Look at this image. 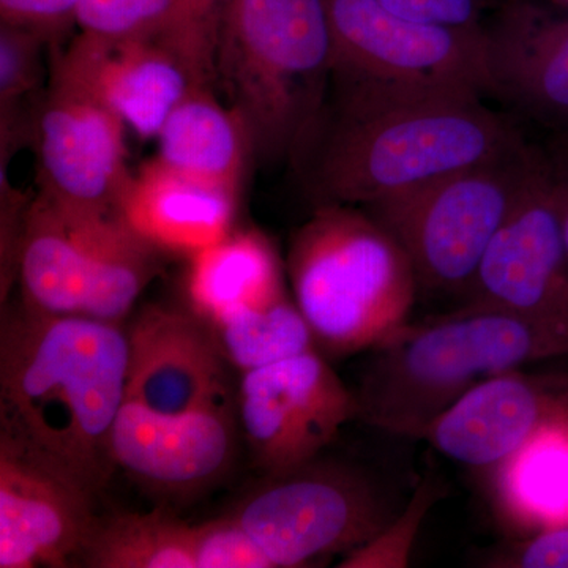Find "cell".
Returning <instances> with one entry per match:
<instances>
[{
  "label": "cell",
  "mask_w": 568,
  "mask_h": 568,
  "mask_svg": "<svg viewBox=\"0 0 568 568\" xmlns=\"http://www.w3.org/2000/svg\"><path fill=\"white\" fill-rule=\"evenodd\" d=\"M523 142L514 122L478 93H386L331 82L293 163L316 205L366 207Z\"/></svg>",
  "instance_id": "cell-1"
},
{
  "label": "cell",
  "mask_w": 568,
  "mask_h": 568,
  "mask_svg": "<svg viewBox=\"0 0 568 568\" xmlns=\"http://www.w3.org/2000/svg\"><path fill=\"white\" fill-rule=\"evenodd\" d=\"M129 336L121 324L48 315L21 302L0 323V433L36 448L99 493L114 462Z\"/></svg>",
  "instance_id": "cell-2"
},
{
  "label": "cell",
  "mask_w": 568,
  "mask_h": 568,
  "mask_svg": "<svg viewBox=\"0 0 568 568\" xmlns=\"http://www.w3.org/2000/svg\"><path fill=\"white\" fill-rule=\"evenodd\" d=\"M355 390L365 424L402 437L422 433L489 377L568 355V323L463 304L405 325L368 351Z\"/></svg>",
  "instance_id": "cell-3"
},
{
  "label": "cell",
  "mask_w": 568,
  "mask_h": 568,
  "mask_svg": "<svg viewBox=\"0 0 568 568\" xmlns=\"http://www.w3.org/2000/svg\"><path fill=\"white\" fill-rule=\"evenodd\" d=\"M334 40L324 0H226L216 88L252 134L256 159H291L320 119Z\"/></svg>",
  "instance_id": "cell-4"
},
{
  "label": "cell",
  "mask_w": 568,
  "mask_h": 568,
  "mask_svg": "<svg viewBox=\"0 0 568 568\" xmlns=\"http://www.w3.org/2000/svg\"><path fill=\"white\" fill-rule=\"evenodd\" d=\"M286 272L317 353H368L409 321L418 282L394 234L355 205H316L291 239Z\"/></svg>",
  "instance_id": "cell-5"
},
{
  "label": "cell",
  "mask_w": 568,
  "mask_h": 568,
  "mask_svg": "<svg viewBox=\"0 0 568 568\" xmlns=\"http://www.w3.org/2000/svg\"><path fill=\"white\" fill-rule=\"evenodd\" d=\"M160 253L119 212L73 211L36 193L18 252L20 302L48 315L121 324L159 274Z\"/></svg>",
  "instance_id": "cell-6"
},
{
  "label": "cell",
  "mask_w": 568,
  "mask_h": 568,
  "mask_svg": "<svg viewBox=\"0 0 568 568\" xmlns=\"http://www.w3.org/2000/svg\"><path fill=\"white\" fill-rule=\"evenodd\" d=\"M540 155L523 142L499 159L443 175L365 211L405 248L418 290L466 297Z\"/></svg>",
  "instance_id": "cell-7"
},
{
  "label": "cell",
  "mask_w": 568,
  "mask_h": 568,
  "mask_svg": "<svg viewBox=\"0 0 568 568\" xmlns=\"http://www.w3.org/2000/svg\"><path fill=\"white\" fill-rule=\"evenodd\" d=\"M405 503L365 467L316 457L263 478L231 515L274 568L347 555L381 532Z\"/></svg>",
  "instance_id": "cell-8"
},
{
  "label": "cell",
  "mask_w": 568,
  "mask_h": 568,
  "mask_svg": "<svg viewBox=\"0 0 568 568\" xmlns=\"http://www.w3.org/2000/svg\"><path fill=\"white\" fill-rule=\"evenodd\" d=\"M334 40L331 82L386 93H489L485 26L436 28L381 0H324Z\"/></svg>",
  "instance_id": "cell-9"
},
{
  "label": "cell",
  "mask_w": 568,
  "mask_h": 568,
  "mask_svg": "<svg viewBox=\"0 0 568 568\" xmlns=\"http://www.w3.org/2000/svg\"><path fill=\"white\" fill-rule=\"evenodd\" d=\"M239 409L263 474L320 457L347 422L361 418L357 395L316 349L242 373Z\"/></svg>",
  "instance_id": "cell-10"
},
{
  "label": "cell",
  "mask_w": 568,
  "mask_h": 568,
  "mask_svg": "<svg viewBox=\"0 0 568 568\" xmlns=\"http://www.w3.org/2000/svg\"><path fill=\"white\" fill-rule=\"evenodd\" d=\"M33 108L31 142L37 194L73 211L118 212L132 178L126 125L77 85L50 70Z\"/></svg>",
  "instance_id": "cell-11"
},
{
  "label": "cell",
  "mask_w": 568,
  "mask_h": 568,
  "mask_svg": "<svg viewBox=\"0 0 568 568\" xmlns=\"http://www.w3.org/2000/svg\"><path fill=\"white\" fill-rule=\"evenodd\" d=\"M465 304L568 323V252L558 189L540 155L466 294Z\"/></svg>",
  "instance_id": "cell-12"
},
{
  "label": "cell",
  "mask_w": 568,
  "mask_h": 568,
  "mask_svg": "<svg viewBox=\"0 0 568 568\" xmlns=\"http://www.w3.org/2000/svg\"><path fill=\"white\" fill-rule=\"evenodd\" d=\"M95 493L54 459L0 433V568H62L95 525Z\"/></svg>",
  "instance_id": "cell-13"
},
{
  "label": "cell",
  "mask_w": 568,
  "mask_h": 568,
  "mask_svg": "<svg viewBox=\"0 0 568 568\" xmlns=\"http://www.w3.org/2000/svg\"><path fill=\"white\" fill-rule=\"evenodd\" d=\"M551 426H568V373L519 368L470 388L422 439L459 465L495 469Z\"/></svg>",
  "instance_id": "cell-14"
},
{
  "label": "cell",
  "mask_w": 568,
  "mask_h": 568,
  "mask_svg": "<svg viewBox=\"0 0 568 568\" xmlns=\"http://www.w3.org/2000/svg\"><path fill=\"white\" fill-rule=\"evenodd\" d=\"M126 336L125 402L162 414L230 407V362L196 313L148 305Z\"/></svg>",
  "instance_id": "cell-15"
},
{
  "label": "cell",
  "mask_w": 568,
  "mask_h": 568,
  "mask_svg": "<svg viewBox=\"0 0 568 568\" xmlns=\"http://www.w3.org/2000/svg\"><path fill=\"white\" fill-rule=\"evenodd\" d=\"M50 70L114 112L141 140H155L174 108L203 84L160 39L78 33L65 51L52 52Z\"/></svg>",
  "instance_id": "cell-16"
},
{
  "label": "cell",
  "mask_w": 568,
  "mask_h": 568,
  "mask_svg": "<svg viewBox=\"0 0 568 568\" xmlns=\"http://www.w3.org/2000/svg\"><path fill=\"white\" fill-rule=\"evenodd\" d=\"M234 443L230 407L162 414L125 402L112 428L111 457L153 491L190 495L226 473Z\"/></svg>",
  "instance_id": "cell-17"
},
{
  "label": "cell",
  "mask_w": 568,
  "mask_h": 568,
  "mask_svg": "<svg viewBox=\"0 0 568 568\" xmlns=\"http://www.w3.org/2000/svg\"><path fill=\"white\" fill-rule=\"evenodd\" d=\"M489 93L568 125V13L540 0H506L485 28Z\"/></svg>",
  "instance_id": "cell-18"
},
{
  "label": "cell",
  "mask_w": 568,
  "mask_h": 568,
  "mask_svg": "<svg viewBox=\"0 0 568 568\" xmlns=\"http://www.w3.org/2000/svg\"><path fill=\"white\" fill-rule=\"evenodd\" d=\"M239 201L193 181L156 156L133 171L119 201V215L159 252L193 254L234 231Z\"/></svg>",
  "instance_id": "cell-19"
},
{
  "label": "cell",
  "mask_w": 568,
  "mask_h": 568,
  "mask_svg": "<svg viewBox=\"0 0 568 568\" xmlns=\"http://www.w3.org/2000/svg\"><path fill=\"white\" fill-rule=\"evenodd\" d=\"M156 159L193 181L241 197L256 159L252 134L215 85L193 88L156 134Z\"/></svg>",
  "instance_id": "cell-20"
},
{
  "label": "cell",
  "mask_w": 568,
  "mask_h": 568,
  "mask_svg": "<svg viewBox=\"0 0 568 568\" xmlns=\"http://www.w3.org/2000/svg\"><path fill=\"white\" fill-rule=\"evenodd\" d=\"M192 312L211 324L242 306L286 294L283 264L260 231H233L219 244L193 254L186 276Z\"/></svg>",
  "instance_id": "cell-21"
},
{
  "label": "cell",
  "mask_w": 568,
  "mask_h": 568,
  "mask_svg": "<svg viewBox=\"0 0 568 568\" xmlns=\"http://www.w3.org/2000/svg\"><path fill=\"white\" fill-rule=\"evenodd\" d=\"M493 470L499 514L519 532L568 525V426L541 429Z\"/></svg>",
  "instance_id": "cell-22"
},
{
  "label": "cell",
  "mask_w": 568,
  "mask_h": 568,
  "mask_svg": "<svg viewBox=\"0 0 568 568\" xmlns=\"http://www.w3.org/2000/svg\"><path fill=\"white\" fill-rule=\"evenodd\" d=\"M78 559L91 568H196L192 526L162 511L97 519Z\"/></svg>",
  "instance_id": "cell-23"
},
{
  "label": "cell",
  "mask_w": 568,
  "mask_h": 568,
  "mask_svg": "<svg viewBox=\"0 0 568 568\" xmlns=\"http://www.w3.org/2000/svg\"><path fill=\"white\" fill-rule=\"evenodd\" d=\"M209 327L226 361L242 373L316 349L305 317L287 293L234 310Z\"/></svg>",
  "instance_id": "cell-24"
},
{
  "label": "cell",
  "mask_w": 568,
  "mask_h": 568,
  "mask_svg": "<svg viewBox=\"0 0 568 568\" xmlns=\"http://www.w3.org/2000/svg\"><path fill=\"white\" fill-rule=\"evenodd\" d=\"M55 44L47 33L24 26L0 24V129L2 160L31 142L33 108L43 95L50 74L44 50Z\"/></svg>",
  "instance_id": "cell-25"
},
{
  "label": "cell",
  "mask_w": 568,
  "mask_h": 568,
  "mask_svg": "<svg viewBox=\"0 0 568 568\" xmlns=\"http://www.w3.org/2000/svg\"><path fill=\"white\" fill-rule=\"evenodd\" d=\"M446 485L439 477H422L413 496L394 519L366 544L347 552L339 568H403L409 566L422 523L437 500L443 499Z\"/></svg>",
  "instance_id": "cell-26"
},
{
  "label": "cell",
  "mask_w": 568,
  "mask_h": 568,
  "mask_svg": "<svg viewBox=\"0 0 568 568\" xmlns=\"http://www.w3.org/2000/svg\"><path fill=\"white\" fill-rule=\"evenodd\" d=\"M178 0H80L74 26L104 40L160 39L173 22Z\"/></svg>",
  "instance_id": "cell-27"
},
{
  "label": "cell",
  "mask_w": 568,
  "mask_h": 568,
  "mask_svg": "<svg viewBox=\"0 0 568 568\" xmlns=\"http://www.w3.org/2000/svg\"><path fill=\"white\" fill-rule=\"evenodd\" d=\"M226 0H178L163 41L192 69L203 84L215 85V51Z\"/></svg>",
  "instance_id": "cell-28"
},
{
  "label": "cell",
  "mask_w": 568,
  "mask_h": 568,
  "mask_svg": "<svg viewBox=\"0 0 568 568\" xmlns=\"http://www.w3.org/2000/svg\"><path fill=\"white\" fill-rule=\"evenodd\" d=\"M192 552L196 568H274L231 514L192 526Z\"/></svg>",
  "instance_id": "cell-29"
},
{
  "label": "cell",
  "mask_w": 568,
  "mask_h": 568,
  "mask_svg": "<svg viewBox=\"0 0 568 568\" xmlns=\"http://www.w3.org/2000/svg\"><path fill=\"white\" fill-rule=\"evenodd\" d=\"M392 13L420 24L457 31L484 29V18L495 0H381Z\"/></svg>",
  "instance_id": "cell-30"
},
{
  "label": "cell",
  "mask_w": 568,
  "mask_h": 568,
  "mask_svg": "<svg viewBox=\"0 0 568 568\" xmlns=\"http://www.w3.org/2000/svg\"><path fill=\"white\" fill-rule=\"evenodd\" d=\"M485 562L503 568H568V525L519 538L495 549Z\"/></svg>",
  "instance_id": "cell-31"
},
{
  "label": "cell",
  "mask_w": 568,
  "mask_h": 568,
  "mask_svg": "<svg viewBox=\"0 0 568 568\" xmlns=\"http://www.w3.org/2000/svg\"><path fill=\"white\" fill-rule=\"evenodd\" d=\"M78 2L80 0H0V21L36 29L58 43L74 26Z\"/></svg>",
  "instance_id": "cell-32"
},
{
  "label": "cell",
  "mask_w": 568,
  "mask_h": 568,
  "mask_svg": "<svg viewBox=\"0 0 568 568\" xmlns=\"http://www.w3.org/2000/svg\"><path fill=\"white\" fill-rule=\"evenodd\" d=\"M552 173H555L556 189H558L560 216H562L564 235L568 252V162L560 160L552 163Z\"/></svg>",
  "instance_id": "cell-33"
},
{
  "label": "cell",
  "mask_w": 568,
  "mask_h": 568,
  "mask_svg": "<svg viewBox=\"0 0 568 568\" xmlns=\"http://www.w3.org/2000/svg\"><path fill=\"white\" fill-rule=\"evenodd\" d=\"M540 2L551 7V9L566 11V13H568V0H540Z\"/></svg>",
  "instance_id": "cell-34"
}]
</instances>
